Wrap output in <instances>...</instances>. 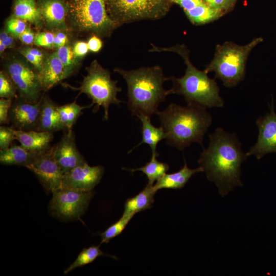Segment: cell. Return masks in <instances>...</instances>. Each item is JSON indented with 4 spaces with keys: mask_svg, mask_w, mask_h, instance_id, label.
Instances as JSON below:
<instances>
[{
    "mask_svg": "<svg viewBox=\"0 0 276 276\" xmlns=\"http://www.w3.org/2000/svg\"><path fill=\"white\" fill-rule=\"evenodd\" d=\"M209 137V146L201 152L198 163L207 179L215 184L224 197L235 188L243 186L241 165L248 156L234 133L218 127Z\"/></svg>",
    "mask_w": 276,
    "mask_h": 276,
    "instance_id": "obj_1",
    "label": "cell"
},
{
    "mask_svg": "<svg viewBox=\"0 0 276 276\" xmlns=\"http://www.w3.org/2000/svg\"><path fill=\"white\" fill-rule=\"evenodd\" d=\"M168 145L182 151L193 143L202 145L204 135L212 123L206 108L195 104L183 107L171 103L156 113Z\"/></svg>",
    "mask_w": 276,
    "mask_h": 276,
    "instance_id": "obj_2",
    "label": "cell"
},
{
    "mask_svg": "<svg viewBox=\"0 0 276 276\" xmlns=\"http://www.w3.org/2000/svg\"><path fill=\"white\" fill-rule=\"evenodd\" d=\"M114 71L120 74L127 83L128 107L132 114L151 117L157 113L158 105L169 95V90L163 87V83L169 77L164 76L160 66L130 71L116 67Z\"/></svg>",
    "mask_w": 276,
    "mask_h": 276,
    "instance_id": "obj_3",
    "label": "cell"
},
{
    "mask_svg": "<svg viewBox=\"0 0 276 276\" xmlns=\"http://www.w3.org/2000/svg\"><path fill=\"white\" fill-rule=\"evenodd\" d=\"M149 52H172L180 55L187 65L185 75L181 78L169 77L173 82L169 95L176 94L184 97L188 104H195L206 108L222 107L224 101L219 95V88L215 81L210 78L205 71L197 69L191 62L189 51L184 44L163 48L151 44Z\"/></svg>",
    "mask_w": 276,
    "mask_h": 276,
    "instance_id": "obj_4",
    "label": "cell"
},
{
    "mask_svg": "<svg viewBox=\"0 0 276 276\" xmlns=\"http://www.w3.org/2000/svg\"><path fill=\"white\" fill-rule=\"evenodd\" d=\"M66 21L73 30L109 37L118 26L109 16L106 0H68Z\"/></svg>",
    "mask_w": 276,
    "mask_h": 276,
    "instance_id": "obj_5",
    "label": "cell"
},
{
    "mask_svg": "<svg viewBox=\"0 0 276 276\" xmlns=\"http://www.w3.org/2000/svg\"><path fill=\"white\" fill-rule=\"evenodd\" d=\"M262 41V37H258L245 45L231 42L217 45L214 57L205 72H215V77L227 87L236 85L244 77L245 63L250 51Z\"/></svg>",
    "mask_w": 276,
    "mask_h": 276,
    "instance_id": "obj_6",
    "label": "cell"
},
{
    "mask_svg": "<svg viewBox=\"0 0 276 276\" xmlns=\"http://www.w3.org/2000/svg\"><path fill=\"white\" fill-rule=\"evenodd\" d=\"M87 75L84 77L79 87L71 88L78 90L79 94H86L96 104V112L100 106L104 110V120L108 119L109 108L111 104L119 105L122 101L117 98V94L122 88L117 85L118 81L111 79L110 72L103 68L97 60H94L86 67Z\"/></svg>",
    "mask_w": 276,
    "mask_h": 276,
    "instance_id": "obj_7",
    "label": "cell"
},
{
    "mask_svg": "<svg viewBox=\"0 0 276 276\" xmlns=\"http://www.w3.org/2000/svg\"><path fill=\"white\" fill-rule=\"evenodd\" d=\"M107 13L118 27L145 19L155 20L168 12V0H106Z\"/></svg>",
    "mask_w": 276,
    "mask_h": 276,
    "instance_id": "obj_8",
    "label": "cell"
},
{
    "mask_svg": "<svg viewBox=\"0 0 276 276\" xmlns=\"http://www.w3.org/2000/svg\"><path fill=\"white\" fill-rule=\"evenodd\" d=\"M17 90L18 96L30 103L39 101L42 97L40 73L24 57L13 56L4 64Z\"/></svg>",
    "mask_w": 276,
    "mask_h": 276,
    "instance_id": "obj_9",
    "label": "cell"
},
{
    "mask_svg": "<svg viewBox=\"0 0 276 276\" xmlns=\"http://www.w3.org/2000/svg\"><path fill=\"white\" fill-rule=\"evenodd\" d=\"M52 193L49 205L51 212L64 221L79 219L94 196L93 190L84 191L63 188Z\"/></svg>",
    "mask_w": 276,
    "mask_h": 276,
    "instance_id": "obj_10",
    "label": "cell"
},
{
    "mask_svg": "<svg viewBox=\"0 0 276 276\" xmlns=\"http://www.w3.org/2000/svg\"><path fill=\"white\" fill-rule=\"evenodd\" d=\"M26 167L35 174L47 192L53 193L62 188L64 173L54 158L52 148L37 154Z\"/></svg>",
    "mask_w": 276,
    "mask_h": 276,
    "instance_id": "obj_11",
    "label": "cell"
},
{
    "mask_svg": "<svg viewBox=\"0 0 276 276\" xmlns=\"http://www.w3.org/2000/svg\"><path fill=\"white\" fill-rule=\"evenodd\" d=\"M256 124L259 129L258 139L246 154L260 159L268 153L276 152V113L273 101L270 112L258 118Z\"/></svg>",
    "mask_w": 276,
    "mask_h": 276,
    "instance_id": "obj_12",
    "label": "cell"
},
{
    "mask_svg": "<svg viewBox=\"0 0 276 276\" xmlns=\"http://www.w3.org/2000/svg\"><path fill=\"white\" fill-rule=\"evenodd\" d=\"M104 172L102 166H90L87 162L65 173L62 188L79 191H92L99 183Z\"/></svg>",
    "mask_w": 276,
    "mask_h": 276,
    "instance_id": "obj_13",
    "label": "cell"
},
{
    "mask_svg": "<svg viewBox=\"0 0 276 276\" xmlns=\"http://www.w3.org/2000/svg\"><path fill=\"white\" fill-rule=\"evenodd\" d=\"M41 99L36 103L29 102L19 96L13 100L9 120L13 128L21 131L37 130Z\"/></svg>",
    "mask_w": 276,
    "mask_h": 276,
    "instance_id": "obj_14",
    "label": "cell"
},
{
    "mask_svg": "<svg viewBox=\"0 0 276 276\" xmlns=\"http://www.w3.org/2000/svg\"><path fill=\"white\" fill-rule=\"evenodd\" d=\"M65 131L59 143L52 148L54 157L64 174L86 162L77 148L73 130Z\"/></svg>",
    "mask_w": 276,
    "mask_h": 276,
    "instance_id": "obj_15",
    "label": "cell"
},
{
    "mask_svg": "<svg viewBox=\"0 0 276 276\" xmlns=\"http://www.w3.org/2000/svg\"><path fill=\"white\" fill-rule=\"evenodd\" d=\"M42 21L50 29L67 30V1L65 0H38L37 3Z\"/></svg>",
    "mask_w": 276,
    "mask_h": 276,
    "instance_id": "obj_16",
    "label": "cell"
},
{
    "mask_svg": "<svg viewBox=\"0 0 276 276\" xmlns=\"http://www.w3.org/2000/svg\"><path fill=\"white\" fill-rule=\"evenodd\" d=\"M43 91H47L67 78L65 67L55 52L44 57L40 73Z\"/></svg>",
    "mask_w": 276,
    "mask_h": 276,
    "instance_id": "obj_17",
    "label": "cell"
},
{
    "mask_svg": "<svg viewBox=\"0 0 276 276\" xmlns=\"http://www.w3.org/2000/svg\"><path fill=\"white\" fill-rule=\"evenodd\" d=\"M58 105L48 96L41 99L37 131L54 132L66 130L61 122Z\"/></svg>",
    "mask_w": 276,
    "mask_h": 276,
    "instance_id": "obj_18",
    "label": "cell"
},
{
    "mask_svg": "<svg viewBox=\"0 0 276 276\" xmlns=\"http://www.w3.org/2000/svg\"><path fill=\"white\" fill-rule=\"evenodd\" d=\"M15 139L26 149L36 153L49 149L53 132L37 130L21 131L14 129Z\"/></svg>",
    "mask_w": 276,
    "mask_h": 276,
    "instance_id": "obj_19",
    "label": "cell"
},
{
    "mask_svg": "<svg viewBox=\"0 0 276 276\" xmlns=\"http://www.w3.org/2000/svg\"><path fill=\"white\" fill-rule=\"evenodd\" d=\"M200 172H203L200 167L197 169H191L189 168L185 160L184 166L181 169L175 173L165 174L156 181L155 184L153 185V188L156 192L162 189H181L194 174Z\"/></svg>",
    "mask_w": 276,
    "mask_h": 276,
    "instance_id": "obj_20",
    "label": "cell"
},
{
    "mask_svg": "<svg viewBox=\"0 0 276 276\" xmlns=\"http://www.w3.org/2000/svg\"><path fill=\"white\" fill-rule=\"evenodd\" d=\"M156 192L153 185L147 184L137 195L126 200L123 214L133 217L136 213L150 209L154 201Z\"/></svg>",
    "mask_w": 276,
    "mask_h": 276,
    "instance_id": "obj_21",
    "label": "cell"
},
{
    "mask_svg": "<svg viewBox=\"0 0 276 276\" xmlns=\"http://www.w3.org/2000/svg\"><path fill=\"white\" fill-rule=\"evenodd\" d=\"M39 153L30 151L21 145H11L9 148L0 151V162L5 165L26 167Z\"/></svg>",
    "mask_w": 276,
    "mask_h": 276,
    "instance_id": "obj_22",
    "label": "cell"
},
{
    "mask_svg": "<svg viewBox=\"0 0 276 276\" xmlns=\"http://www.w3.org/2000/svg\"><path fill=\"white\" fill-rule=\"evenodd\" d=\"M142 123V140L135 147L142 144L148 145L152 150V153L157 154L156 147L158 143L165 139V133L163 128L156 127L152 125L150 117L143 114L136 116Z\"/></svg>",
    "mask_w": 276,
    "mask_h": 276,
    "instance_id": "obj_23",
    "label": "cell"
},
{
    "mask_svg": "<svg viewBox=\"0 0 276 276\" xmlns=\"http://www.w3.org/2000/svg\"><path fill=\"white\" fill-rule=\"evenodd\" d=\"M14 16L36 26H40L42 17L35 0H15Z\"/></svg>",
    "mask_w": 276,
    "mask_h": 276,
    "instance_id": "obj_24",
    "label": "cell"
},
{
    "mask_svg": "<svg viewBox=\"0 0 276 276\" xmlns=\"http://www.w3.org/2000/svg\"><path fill=\"white\" fill-rule=\"evenodd\" d=\"M158 155V153H152L151 160L142 167L134 169H123L131 172L136 171H142L146 175L148 178V184L153 185L155 181L159 179L166 174L169 168L167 163L160 162L157 160L156 157Z\"/></svg>",
    "mask_w": 276,
    "mask_h": 276,
    "instance_id": "obj_25",
    "label": "cell"
},
{
    "mask_svg": "<svg viewBox=\"0 0 276 276\" xmlns=\"http://www.w3.org/2000/svg\"><path fill=\"white\" fill-rule=\"evenodd\" d=\"M190 21L195 25H201L210 22L220 17L223 12L214 9L204 2L194 8L185 11Z\"/></svg>",
    "mask_w": 276,
    "mask_h": 276,
    "instance_id": "obj_26",
    "label": "cell"
},
{
    "mask_svg": "<svg viewBox=\"0 0 276 276\" xmlns=\"http://www.w3.org/2000/svg\"><path fill=\"white\" fill-rule=\"evenodd\" d=\"M93 104L87 106H80L74 102L61 106H58L57 109L60 115L62 123L66 130L72 129L78 117L82 113L84 109L90 108Z\"/></svg>",
    "mask_w": 276,
    "mask_h": 276,
    "instance_id": "obj_27",
    "label": "cell"
},
{
    "mask_svg": "<svg viewBox=\"0 0 276 276\" xmlns=\"http://www.w3.org/2000/svg\"><path fill=\"white\" fill-rule=\"evenodd\" d=\"M99 247L100 245H93L88 248H83L73 263L65 269L64 274H67L78 267H82L93 262L98 257L106 255L112 258L114 257L113 256L104 254Z\"/></svg>",
    "mask_w": 276,
    "mask_h": 276,
    "instance_id": "obj_28",
    "label": "cell"
},
{
    "mask_svg": "<svg viewBox=\"0 0 276 276\" xmlns=\"http://www.w3.org/2000/svg\"><path fill=\"white\" fill-rule=\"evenodd\" d=\"M132 217L131 216L123 214L117 222L99 234L101 237L100 244L108 243L112 239L122 233Z\"/></svg>",
    "mask_w": 276,
    "mask_h": 276,
    "instance_id": "obj_29",
    "label": "cell"
},
{
    "mask_svg": "<svg viewBox=\"0 0 276 276\" xmlns=\"http://www.w3.org/2000/svg\"><path fill=\"white\" fill-rule=\"evenodd\" d=\"M55 53L64 65L67 77H69L75 72L78 65L77 58L73 50L69 45L65 44L58 48Z\"/></svg>",
    "mask_w": 276,
    "mask_h": 276,
    "instance_id": "obj_30",
    "label": "cell"
},
{
    "mask_svg": "<svg viewBox=\"0 0 276 276\" xmlns=\"http://www.w3.org/2000/svg\"><path fill=\"white\" fill-rule=\"evenodd\" d=\"M17 90L14 83L5 71L0 72V97L15 99L18 97Z\"/></svg>",
    "mask_w": 276,
    "mask_h": 276,
    "instance_id": "obj_31",
    "label": "cell"
},
{
    "mask_svg": "<svg viewBox=\"0 0 276 276\" xmlns=\"http://www.w3.org/2000/svg\"><path fill=\"white\" fill-rule=\"evenodd\" d=\"M27 28L25 21L13 16L7 20L5 31L13 37L19 38Z\"/></svg>",
    "mask_w": 276,
    "mask_h": 276,
    "instance_id": "obj_32",
    "label": "cell"
},
{
    "mask_svg": "<svg viewBox=\"0 0 276 276\" xmlns=\"http://www.w3.org/2000/svg\"><path fill=\"white\" fill-rule=\"evenodd\" d=\"M15 139L14 128L5 126L0 127L1 150L9 148Z\"/></svg>",
    "mask_w": 276,
    "mask_h": 276,
    "instance_id": "obj_33",
    "label": "cell"
},
{
    "mask_svg": "<svg viewBox=\"0 0 276 276\" xmlns=\"http://www.w3.org/2000/svg\"><path fill=\"white\" fill-rule=\"evenodd\" d=\"M54 37L55 34L52 32H40L35 35L34 43L37 46L51 49L54 47Z\"/></svg>",
    "mask_w": 276,
    "mask_h": 276,
    "instance_id": "obj_34",
    "label": "cell"
},
{
    "mask_svg": "<svg viewBox=\"0 0 276 276\" xmlns=\"http://www.w3.org/2000/svg\"><path fill=\"white\" fill-rule=\"evenodd\" d=\"M13 99L1 98L0 100V123L8 124L9 122V114Z\"/></svg>",
    "mask_w": 276,
    "mask_h": 276,
    "instance_id": "obj_35",
    "label": "cell"
},
{
    "mask_svg": "<svg viewBox=\"0 0 276 276\" xmlns=\"http://www.w3.org/2000/svg\"><path fill=\"white\" fill-rule=\"evenodd\" d=\"M19 52L29 62L31 63L40 73L42 70L43 60L39 59L30 53L26 48H21Z\"/></svg>",
    "mask_w": 276,
    "mask_h": 276,
    "instance_id": "obj_36",
    "label": "cell"
},
{
    "mask_svg": "<svg viewBox=\"0 0 276 276\" xmlns=\"http://www.w3.org/2000/svg\"><path fill=\"white\" fill-rule=\"evenodd\" d=\"M89 51L87 42L83 41L76 42L73 47V51L76 58L85 56Z\"/></svg>",
    "mask_w": 276,
    "mask_h": 276,
    "instance_id": "obj_37",
    "label": "cell"
},
{
    "mask_svg": "<svg viewBox=\"0 0 276 276\" xmlns=\"http://www.w3.org/2000/svg\"><path fill=\"white\" fill-rule=\"evenodd\" d=\"M179 5L184 11L191 10L203 2V0H170Z\"/></svg>",
    "mask_w": 276,
    "mask_h": 276,
    "instance_id": "obj_38",
    "label": "cell"
},
{
    "mask_svg": "<svg viewBox=\"0 0 276 276\" xmlns=\"http://www.w3.org/2000/svg\"><path fill=\"white\" fill-rule=\"evenodd\" d=\"M87 44L90 51L96 53L101 49L103 42L98 36L93 35L89 39Z\"/></svg>",
    "mask_w": 276,
    "mask_h": 276,
    "instance_id": "obj_39",
    "label": "cell"
},
{
    "mask_svg": "<svg viewBox=\"0 0 276 276\" xmlns=\"http://www.w3.org/2000/svg\"><path fill=\"white\" fill-rule=\"evenodd\" d=\"M35 35L29 27L20 34L19 38L25 44H31L34 43Z\"/></svg>",
    "mask_w": 276,
    "mask_h": 276,
    "instance_id": "obj_40",
    "label": "cell"
},
{
    "mask_svg": "<svg viewBox=\"0 0 276 276\" xmlns=\"http://www.w3.org/2000/svg\"><path fill=\"white\" fill-rule=\"evenodd\" d=\"M210 7L222 11L227 10L225 0H203Z\"/></svg>",
    "mask_w": 276,
    "mask_h": 276,
    "instance_id": "obj_41",
    "label": "cell"
},
{
    "mask_svg": "<svg viewBox=\"0 0 276 276\" xmlns=\"http://www.w3.org/2000/svg\"><path fill=\"white\" fill-rule=\"evenodd\" d=\"M0 40L6 45L7 48H12L15 45L13 37L5 30H2L0 33Z\"/></svg>",
    "mask_w": 276,
    "mask_h": 276,
    "instance_id": "obj_42",
    "label": "cell"
},
{
    "mask_svg": "<svg viewBox=\"0 0 276 276\" xmlns=\"http://www.w3.org/2000/svg\"><path fill=\"white\" fill-rule=\"evenodd\" d=\"M28 51L41 60H44V57L42 52L39 49L33 48H26Z\"/></svg>",
    "mask_w": 276,
    "mask_h": 276,
    "instance_id": "obj_43",
    "label": "cell"
},
{
    "mask_svg": "<svg viewBox=\"0 0 276 276\" xmlns=\"http://www.w3.org/2000/svg\"><path fill=\"white\" fill-rule=\"evenodd\" d=\"M67 42L61 39L56 35H55L54 39V47L56 48H59L66 44Z\"/></svg>",
    "mask_w": 276,
    "mask_h": 276,
    "instance_id": "obj_44",
    "label": "cell"
},
{
    "mask_svg": "<svg viewBox=\"0 0 276 276\" xmlns=\"http://www.w3.org/2000/svg\"><path fill=\"white\" fill-rule=\"evenodd\" d=\"M55 35H56L61 39L66 42L67 41V37L66 35L64 33L62 32V31H57Z\"/></svg>",
    "mask_w": 276,
    "mask_h": 276,
    "instance_id": "obj_45",
    "label": "cell"
},
{
    "mask_svg": "<svg viewBox=\"0 0 276 276\" xmlns=\"http://www.w3.org/2000/svg\"><path fill=\"white\" fill-rule=\"evenodd\" d=\"M236 1L237 0H225L227 10L232 7L236 3Z\"/></svg>",
    "mask_w": 276,
    "mask_h": 276,
    "instance_id": "obj_46",
    "label": "cell"
},
{
    "mask_svg": "<svg viewBox=\"0 0 276 276\" xmlns=\"http://www.w3.org/2000/svg\"><path fill=\"white\" fill-rule=\"evenodd\" d=\"M6 45L4 44V43L0 40V52L1 54L3 53L5 50L6 49Z\"/></svg>",
    "mask_w": 276,
    "mask_h": 276,
    "instance_id": "obj_47",
    "label": "cell"
}]
</instances>
